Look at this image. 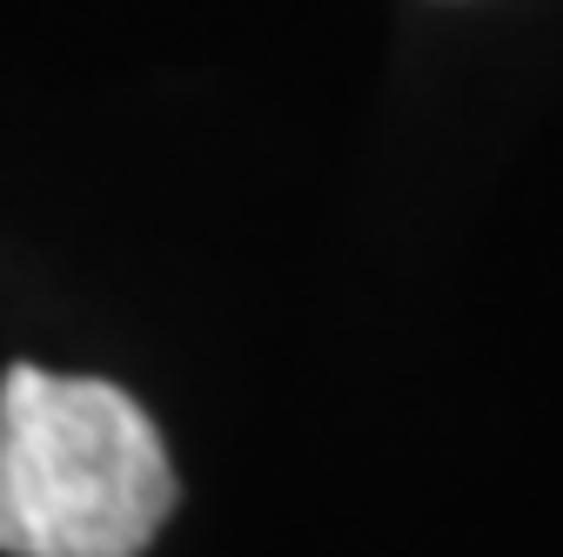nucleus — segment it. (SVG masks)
Returning <instances> with one entry per match:
<instances>
[{"label": "nucleus", "mask_w": 563, "mask_h": 557, "mask_svg": "<svg viewBox=\"0 0 563 557\" xmlns=\"http://www.w3.org/2000/svg\"><path fill=\"white\" fill-rule=\"evenodd\" d=\"M175 463L128 390L14 363L0 376V557H141Z\"/></svg>", "instance_id": "f257e3e1"}]
</instances>
